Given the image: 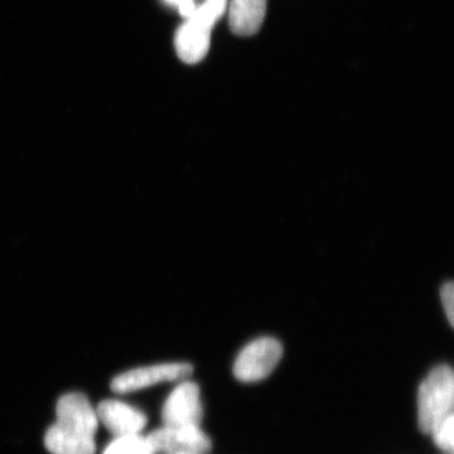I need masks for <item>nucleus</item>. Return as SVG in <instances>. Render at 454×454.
I'll list each match as a JSON object with an SVG mask.
<instances>
[{"instance_id": "f257e3e1", "label": "nucleus", "mask_w": 454, "mask_h": 454, "mask_svg": "<svg viewBox=\"0 0 454 454\" xmlns=\"http://www.w3.org/2000/svg\"><path fill=\"white\" fill-rule=\"evenodd\" d=\"M454 376L450 366L435 367L420 385L418 394V423L426 434H432L453 415Z\"/></svg>"}, {"instance_id": "f03ea898", "label": "nucleus", "mask_w": 454, "mask_h": 454, "mask_svg": "<svg viewBox=\"0 0 454 454\" xmlns=\"http://www.w3.org/2000/svg\"><path fill=\"white\" fill-rule=\"evenodd\" d=\"M282 355V345L276 339L262 337L253 340L236 358L234 366L236 379L243 382L262 380L276 369Z\"/></svg>"}, {"instance_id": "7ed1b4c3", "label": "nucleus", "mask_w": 454, "mask_h": 454, "mask_svg": "<svg viewBox=\"0 0 454 454\" xmlns=\"http://www.w3.org/2000/svg\"><path fill=\"white\" fill-rule=\"evenodd\" d=\"M56 417L53 426L67 434L83 438H95L97 434V411L83 394L70 393L62 396L57 403Z\"/></svg>"}, {"instance_id": "20e7f679", "label": "nucleus", "mask_w": 454, "mask_h": 454, "mask_svg": "<svg viewBox=\"0 0 454 454\" xmlns=\"http://www.w3.org/2000/svg\"><path fill=\"white\" fill-rule=\"evenodd\" d=\"M192 372L193 367L187 363L138 367L116 376L112 381V389L119 394L130 393L146 389L160 382L186 380Z\"/></svg>"}, {"instance_id": "39448f33", "label": "nucleus", "mask_w": 454, "mask_h": 454, "mask_svg": "<svg viewBox=\"0 0 454 454\" xmlns=\"http://www.w3.org/2000/svg\"><path fill=\"white\" fill-rule=\"evenodd\" d=\"M154 453L207 454L211 441L200 426L166 427L154 430L146 437Z\"/></svg>"}, {"instance_id": "423d86ee", "label": "nucleus", "mask_w": 454, "mask_h": 454, "mask_svg": "<svg viewBox=\"0 0 454 454\" xmlns=\"http://www.w3.org/2000/svg\"><path fill=\"white\" fill-rule=\"evenodd\" d=\"M162 418L164 426L173 428L200 426L202 419V403L199 387L195 382L182 381L170 393L164 403Z\"/></svg>"}, {"instance_id": "0eeeda50", "label": "nucleus", "mask_w": 454, "mask_h": 454, "mask_svg": "<svg viewBox=\"0 0 454 454\" xmlns=\"http://www.w3.org/2000/svg\"><path fill=\"white\" fill-rule=\"evenodd\" d=\"M98 423L116 437L140 434L145 429L146 417L139 409L119 400H106L97 409Z\"/></svg>"}, {"instance_id": "6e6552de", "label": "nucleus", "mask_w": 454, "mask_h": 454, "mask_svg": "<svg viewBox=\"0 0 454 454\" xmlns=\"http://www.w3.org/2000/svg\"><path fill=\"white\" fill-rule=\"evenodd\" d=\"M211 29L200 26L192 20L179 27L175 37L177 55L186 64H197L207 55L211 44Z\"/></svg>"}, {"instance_id": "1a4fd4ad", "label": "nucleus", "mask_w": 454, "mask_h": 454, "mask_svg": "<svg viewBox=\"0 0 454 454\" xmlns=\"http://www.w3.org/2000/svg\"><path fill=\"white\" fill-rule=\"evenodd\" d=\"M229 25L238 35H255L264 22L267 0H229Z\"/></svg>"}, {"instance_id": "9d476101", "label": "nucleus", "mask_w": 454, "mask_h": 454, "mask_svg": "<svg viewBox=\"0 0 454 454\" xmlns=\"http://www.w3.org/2000/svg\"><path fill=\"white\" fill-rule=\"evenodd\" d=\"M44 446L52 454H95V438L76 437L67 434L55 426L51 427L44 435Z\"/></svg>"}, {"instance_id": "9b49d317", "label": "nucleus", "mask_w": 454, "mask_h": 454, "mask_svg": "<svg viewBox=\"0 0 454 454\" xmlns=\"http://www.w3.org/2000/svg\"><path fill=\"white\" fill-rule=\"evenodd\" d=\"M227 4H229V0H202L197 5L195 13L188 20H192L193 22L212 31L220 18L226 13Z\"/></svg>"}, {"instance_id": "f8f14e48", "label": "nucleus", "mask_w": 454, "mask_h": 454, "mask_svg": "<svg viewBox=\"0 0 454 454\" xmlns=\"http://www.w3.org/2000/svg\"><path fill=\"white\" fill-rule=\"evenodd\" d=\"M104 454H155L146 437L140 434L116 437Z\"/></svg>"}, {"instance_id": "ddd939ff", "label": "nucleus", "mask_w": 454, "mask_h": 454, "mask_svg": "<svg viewBox=\"0 0 454 454\" xmlns=\"http://www.w3.org/2000/svg\"><path fill=\"white\" fill-rule=\"evenodd\" d=\"M453 415L432 433L435 444L448 454L453 453Z\"/></svg>"}, {"instance_id": "4468645a", "label": "nucleus", "mask_w": 454, "mask_h": 454, "mask_svg": "<svg viewBox=\"0 0 454 454\" xmlns=\"http://www.w3.org/2000/svg\"><path fill=\"white\" fill-rule=\"evenodd\" d=\"M441 301L450 325L454 324V286L452 282L443 284L441 288Z\"/></svg>"}, {"instance_id": "2eb2a0df", "label": "nucleus", "mask_w": 454, "mask_h": 454, "mask_svg": "<svg viewBox=\"0 0 454 454\" xmlns=\"http://www.w3.org/2000/svg\"><path fill=\"white\" fill-rule=\"evenodd\" d=\"M197 5H199V2H197V0H178L177 5H176V7L178 8L181 16L188 20V18L195 13Z\"/></svg>"}, {"instance_id": "dca6fc26", "label": "nucleus", "mask_w": 454, "mask_h": 454, "mask_svg": "<svg viewBox=\"0 0 454 454\" xmlns=\"http://www.w3.org/2000/svg\"><path fill=\"white\" fill-rule=\"evenodd\" d=\"M164 2L168 3L170 5H177L178 0H164Z\"/></svg>"}]
</instances>
